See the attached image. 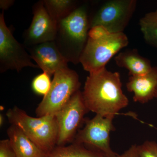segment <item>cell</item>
Wrapping results in <instances>:
<instances>
[{
  "mask_svg": "<svg viewBox=\"0 0 157 157\" xmlns=\"http://www.w3.org/2000/svg\"><path fill=\"white\" fill-rule=\"evenodd\" d=\"M23 44L14 38L6 25L4 11L0 14V72L15 70L19 72L23 68H39L32 61L29 54Z\"/></svg>",
  "mask_w": 157,
  "mask_h": 157,
  "instance_id": "obj_8",
  "label": "cell"
},
{
  "mask_svg": "<svg viewBox=\"0 0 157 157\" xmlns=\"http://www.w3.org/2000/svg\"><path fill=\"white\" fill-rule=\"evenodd\" d=\"M0 157H16L9 139L0 141Z\"/></svg>",
  "mask_w": 157,
  "mask_h": 157,
  "instance_id": "obj_20",
  "label": "cell"
},
{
  "mask_svg": "<svg viewBox=\"0 0 157 157\" xmlns=\"http://www.w3.org/2000/svg\"><path fill=\"white\" fill-rule=\"evenodd\" d=\"M26 48L39 68L50 76L59 70L68 67V62L62 56L54 41L44 42Z\"/></svg>",
  "mask_w": 157,
  "mask_h": 157,
  "instance_id": "obj_11",
  "label": "cell"
},
{
  "mask_svg": "<svg viewBox=\"0 0 157 157\" xmlns=\"http://www.w3.org/2000/svg\"><path fill=\"white\" fill-rule=\"evenodd\" d=\"M155 98H157V89L156 91V93Z\"/></svg>",
  "mask_w": 157,
  "mask_h": 157,
  "instance_id": "obj_24",
  "label": "cell"
},
{
  "mask_svg": "<svg viewBox=\"0 0 157 157\" xmlns=\"http://www.w3.org/2000/svg\"><path fill=\"white\" fill-rule=\"evenodd\" d=\"M44 157H105L87 148L83 144L73 142L66 146H56Z\"/></svg>",
  "mask_w": 157,
  "mask_h": 157,
  "instance_id": "obj_15",
  "label": "cell"
},
{
  "mask_svg": "<svg viewBox=\"0 0 157 157\" xmlns=\"http://www.w3.org/2000/svg\"><path fill=\"white\" fill-rule=\"evenodd\" d=\"M114 60L117 66L129 71L130 76L144 75L151 71L153 68L149 60L140 56L135 48L120 52Z\"/></svg>",
  "mask_w": 157,
  "mask_h": 157,
  "instance_id": "obj_14",
  "label": "cell"
},
{
  "mask_svg": "<svg viewBox=\"0 0 157 157\" xmlns=\"http://www.w3.org/2000/svg\"><path fill=\"white\" fill-rule=\"evenodd\" d=\"M90 27L88 6L80 5L70 15L57 21L54 42L69 63L76 65L88 39Z\"/></svg>",
  "mask_w": 157,
  "mask_h": 157,
  "instance_id": "obj_2",
  "label": "cell"
},
{
  "mask_svg": "<svg viewBox=\"0 0 157 157\" xmlns=\"http://www.w3.org/2000/svg\"><path fill=\"white\" fill-rule=\"evenodd\" d=\"M80 86L79 76L76 71L68 67L57 71L54 74L50 90L37 107V117L55 115L80 90Z\"/></svg>",
  "mask_w": 157,
  "mask_h": 157,
  "instance_id": "obj_5",
  "label": "cell"
},
{
  "mask_svg": "<svg viewBox=\"0 0 157 157\" xmlns=\"http://www.w3.org/2000/svg\"><path fill=\"white\" fill-rule=\"evenodd\" d=\"M120 74L106 67L89 73L82 92L89 111L102 116L115 117L128 105L129 100L123 91Z\"/></svg>",
  "mask_w": 157,
  "mask_h": 157,
  "instance_id": "obj_1",
  "label": "cell"
},
{
  "mask_svg": "<svg viewBox=\"0 0 157 157\" xmlns=\"http://www.w3.org/2000/svg\"><path fill=\"white\" fill-rule=\"evenodd\" d=\"M14 3L13 0H1L0 1V8L3 11L9 9L13 6Z\"/></svg>",
  "mask_w": 157,
  "mask_h": 157,
  "instance_id": "obj_22",
  "label": "cell"
},
{
  "mask_svg": "<svg viewBox=\"0 0 157 157\" xmlns=\"http://www.w3.org/2000/svg\"><path fill=\"white\" fill-rule=\"evenodd\" d=\"M51 76L44 72L36 76L33 79L32 84L34 92L40 95H46L51 86L52 81L51 80Z\"/></svg>",
  "mask_w": 157,
  "mask_h": 157,
  "instance_id": "obj_18",
  "label": "cell"
},
{
  "mask_svg": "<svg viewBox=\"0 0 157 157\" xmlns=\"http://www.w3.org/2000/svg\"><path fill=\"white\" fill-rule=\"evenodd\" d=\"M136 0H110L102 5L89 18L90 29L103 27L113 33H124L137 7Z\"/></svg>",
  "mask_w": 157,
  "mask_h": 157,
  "instance_id": "obj_7",
  "label": "cell"
},
{
  "mask_svg": "<svg viewBox=\"0 0 157 157\" xmlns=\"http://www.w3.org/2000/svg\"><path fill=\"white\" fill-rule=\"evenodd\" d=\"M80 90L76 92L67 104L55 115L57 124V146L73 142L79 131L85 115L89 112Z\"/></svg>",
  "mask_w": 157,
  "mask_h": 157,
  "instance_id": "obj_9",
  "label": "cell"
},
{
  "mask_svg": "<svg viewBox=\"0 0 157 157\" xmlns=\"http://www.w3.org/2000/svg\"><path fill=\"white\" fill-rule=\"evenodd\" d=\"M11 124L17 126L46 154L56 146L58 129L55 115L34 117L17 107L6 113Z\"/></svg>",
  "mask_w": 157,
  "mask_h": 157,
  "instance_id": "obj_4",
  "label": "cell"
},
{
  "mask_svg": "<svg viewBox=\"0 0 157 157\" xmlns=\"http://www.w3.org/2000/svg\"><path fill=\"white\" fill-rule=\"evenodd\" d=\"M9 139L16 157H44L45 154L19 128L11 124L7 130Z\"/></svg>",
  "mask_w": 157,
  "mask_h": 157,
  "instance_id": "obj_13",
  "label": "cell"
},
{
  "mask_svg": "<svg viewBox=\"0 0 157 157\" xmlns=\"http://www.w3.org/2000/svg\"><path fill=\"white\" fill-rule=\"evenodd\" d=\"M124 33H113L100 26L90 29L87 43L79 60L82 67L89 73L106 67L108 62L128 45Z\"/></svg>",
  "mask_w": 157,
  "mask_h": 157,
  "instance_id": "obj_3",
  "label": "cell"
},
{
  "mask_svg": "<svg viewBox=\"0 0 157 157\" xmlns=\"http://www.w3.org/2000/svg\"><path fill=\"white\" fill-rule=\"evenodd\" d=\"M4 123V117L2 114L0 115V125L1 126Z\"/></svg>",
  "mask_w": 157,
  "mask_h": 157,
  "instance_id": "obj_23",
  "label": "cell"
},
{
  "mask_svg": "<svg viewBox=\"0 0 157 157\" xmlns=\"http://www.w3.org/2000/svg\"><path fill=\"white\" fill-rule=\"evenodd\" d=\"M33 20L23 34L25 48L44 42L54 41L57 21L51 17L45 9L43 1H39L33 6Z\"/></svg>",
  "mask_w": 157,
  "mask_h": 157,
  "instance_id": "obj_10",
  "label": "cell"
},
{
  "mask_svg": "<svg viewBox=\"0 0 157 157\" xmlns=\"http://www.w3.org/2000/svg\"><path fill=\"white\" fill-rule=\"evenodd\" d=\"M127 90L133 94V101L146 104L155 98L157 89V67H153L149 73L130 76L126 83Z\"/></svg>",
  "mask_w": 157,
  "mask_h": 157,
  "instance_id": "obj_12",
  "label": "cell"
},
{
  "mask_svg": "<svg viewBox=\"0 0 157 157\" xmlns=\"http://www.w3.org/2000/svg\"><path fill=\"white\" fill-rule=\"evenodd\" d=\"M45 9L51 17L56 21L70 15L78 7L73 0H44Z\"/></svg>",
  "mask_w": 157,
  "mask_h": 157,
  "instance_id": "obj_16",
  "label": "cell"
},
{
  "mask_svg": "<svg viewBox=\"0 0 157 157\" xmlns=\"http://www.w3.org/2000/svg\"><path fill=\"white\" fill-rule=\"evenodd\" d=\"M139 157H157V143L146 140L140 145H137Z\"/></svg>",
  "mask_w": 157,
  "mask_h": 157,
  "instance_id": "obj_19",
  "label": "cell"
},
{
  "mask_svg": "<svg viewBox=\"0 0 157 157\" xmlns=\"http://www.w3.org/2000/svg\"><path fill=\"white\" fill-rule=\"evenodd\" d=\"M114 118L96 114L92 119L85 120L84 127L78 131L73 142L83 144L105 157H117L119 154L113 150L110 144V133L115 129Z\"/></svg>",
  "mask_w": 157,
  "mask_h": 157,
  "instance_id": "obj_6",
  "label": "cell"
},
{
  "mask_svg": "<svg viewBox=\"0 0 157 157\" xmlns=\"http://www.w3.org/2000/svg\"><path fill=\"white\" fill-rule=\"evenodd\" d=\"M117 157H139L137 152V145L134 144L127 150L121 155H118Z\"/></svg>",
  "mask_w": 157,
  "mask_h": 157,
  "instance_id": "obj_21",
  "label": "cell"
},
{
  "mask_svg": "<svg viewBox=\"0 0 157 157\" xmlns=\"http://www.w3.org/2000/svg\"><path fill=\"white\" fill-rule=\"evenodd\" d=\"M139 24L145 42L157 49V10L145 14Z\"/></svg>",
  "mask_w": 157,
  "mask_h": 157,
  "instance_id": "obj_17",
  "label": "cell"
}]
</instances>
